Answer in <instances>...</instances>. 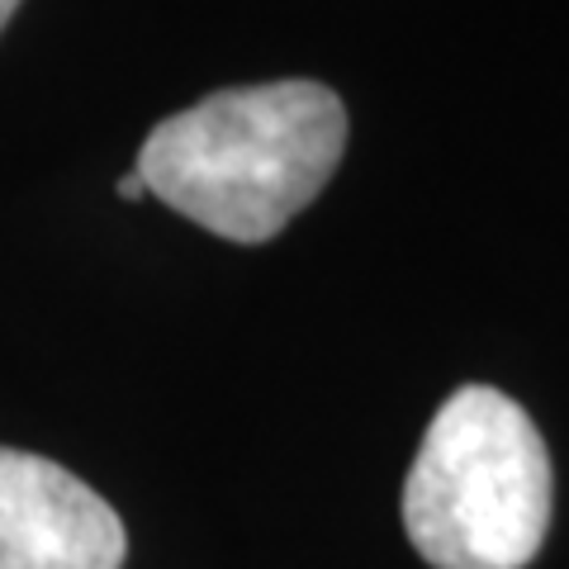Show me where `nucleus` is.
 <instances>
[{"instance_id":"f257e3e1","label":"nucleus","mask_w":569,"mask_h":569,"mask_svg":"<svg viewBox=\"0 0 569 569\" xmlns=\"http://www.w3.org/2000/svg\"><path fill=\"white\" fill-rule=\"evenodd\" d=\"M347 152V110L318 81L233 86L162 119L138 176L190 223L228 242H271L332 181Z\"/></svg>"},{"instance_id":"f03ea898","label":"nucleus","mask_w":569,"mask_h":569,"mask_svg":"<svg viewBox=\"0 0 569 569\" xmlns=\"http://www.w3.org/2000/svg\"><path fill=\"white\" fill-rule=\"evenodd\" d=\"M550 451L522 403L466 385L408 466L403 527L432 569H527L550 531Z\"/></svg>"},{"instance_id":"7ed1b4c3","label":"nucleus","mask_w":569,"mask_h":569,"mask_svg":"<svg viewBox=\"0 0 569 569\" xmlns=\"http://www.w3.org/2000/svg\"><path fill=\"white\" fill-rule=\"evenodd\" d=\"M123 550L119 512L86 479L0 447V569H119Z\"/></svg>"},{"instance_id":"20e7f679","label":"nucleus","mask_w":569,"mask_h":569,"mask_svg":"<svg viewBox=\"0 0 569 569\" xmlns=\"http://www.w3.org/2000/svg\"><path fill=\"white\" fill-rule=\"evenodd\" d=\"M119 194H123V200H142V194H148V186H142L138 171H129V176L119 181Z\"/></svg>"},{"instance_id":"39448f33","label":"nucleus","mask_w":569,"mask_h":569,"mask_svg":"<svg viewBox=\"0 0 569 569\" xmlns=\"http://www.w3.org/2000/svg\"><path fill=\"white\" fill-rule=\"evenodd\" d=\"M14 10H20V0H0V29L10 24V14H14Z\"/></svg>"}]
</instances>
